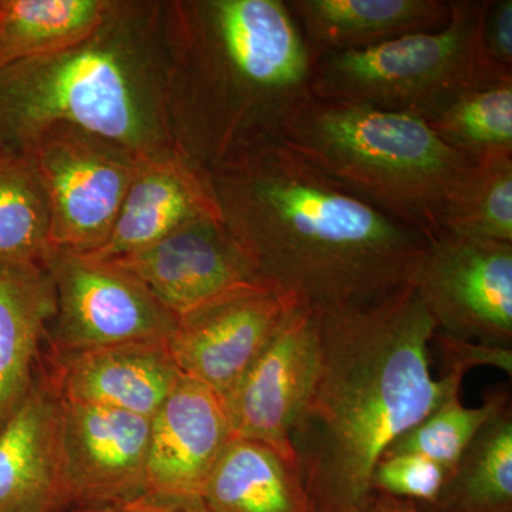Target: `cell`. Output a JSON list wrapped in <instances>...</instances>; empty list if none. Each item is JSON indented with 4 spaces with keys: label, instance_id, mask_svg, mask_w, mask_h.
<instances>
[{
    "label": "cell",
    "instance_id": "1",
    "mask_svg": "<svg viewBox=\"0 0 512 512\" xmlns=\"http://www.w3.org/2000/svg\"><path fill=\"white\" fill-rule=\"evenodd\" d=\"M222 221L262 281L326 315L412 285L430 238L279 140L210 170Z\"/></svg>",
    "mask_w": 512,
    "mask_h": 512
},
{
    "label": "cell",
    "instance_id": "2",
    "mask_svg": "<svg viewBox=\"0 0 512 512\" xmlns=\"http://www.w3.org/2000/svg\"><path fill=\"white\" fill-rule=\"evenodd\" d=\"M319 318L315 377L291 443L311 512H370L373 473L386 451L464 377L430 367L436 322L413 285Z\"/></svg>",
    "mask_w": 512,
    "mask_h": 512
},
{
    "label": "cell",
    "instance_id": "3",
    "mask_svg": "<svg viewBox=\"0 0 512 512\" xmlns=\"http://www.w3.org/2000/svg\"><path fill=\"white\" fill-rule=\"evenodd\" d=\"M161 26L175 148L208 171L278 140L313 97V55L285 0H168Z\"/></svg>",
    "mask_w": 512,
    "mask_h": 512
},
{
    "label": "cell",
    "instance_id": "4",
    "mask_svg": "<svg viewBox=\"0 0 512 512\" xmlns=\"http://www.w3.org/2000/svg\"><path fill=\"white\" fill-rule=\"evenodd\" d=\"M163 2L113 0L79 42L0 72V146L25 151L67 126L140 158L173 153L165 106Z\"/></svg>",
    "mask_w": 512,
    "mask_h": 512
},
{
    "label": "cell",
    "instance_id": "5",
    "mask_svg": "<svg viewBox=\"0 0 512 512\" xmlns=\"http://www.w3.org/2000/svg\"><path fill=\"white\" fill-rule=\"evenodd\" d=\"M278 140L353 194L430 239L474 161L420 117L311 97Z\"/></svg>",
    "mask_w": 512,
    "mask_h": 512
},
{
    "label": "cell",
    "instance_id": "6",
    "mask_svg": "<svg viewBox=\"0 0 512 512\" xmlns=\"http://www.w3.org/2000/svg\"><path fill=\"white\" fill-rule=\"evenodd\" d=\"M485 3L450 0L444 28L366 49L313 56L312 96L433 119L467 90L500 82L481 59Z\"/></svg>",
    "mask_w": 512,
    "mask_h": 512
},
{
    "label": "cell",
    "instance_id": "7",
    "mask_svg": "<svg viewBox=\"0 0 512 512\" xmlns=\"http://www.w3.org/2000/svg\"><path fill=\"white\" fill-rule=\"evenodd\" d=\"M23 153L45 192L50 248L93 254L103 247L143 158L67 126L45 131Z\"/></svg>",
    "mask_w": 512,
    "mask_h": 512
},
{
    "label": "cell",
    "instance_id": "8",
    "mask_svg": "<svg viewBox=\"0 0 512 512\" xmlns=\"http://www.w3.org/2000/svg\"><path fill=\"white\" fill-rule=\"evenodd\" d=\"M43 265L56 286L52 352L126 343H168L178 318L136 276L116 262L50 249Z\"/></svg>",
    "mask_w": 512,
    "mask_h": 512
},
{
    "label": "cell",
    "instance_id": "9",
    "mask_svg": "<svg viewBox=\"0 0 512 512\" xmlns=\"http://www.w3.org/2000/svg\"><path fill=\"white\" fill-rule=\"evenodd\" d=\"M412 285L439 332L512 349V244L436 235Z\"/></svg>",
    "mask_w": 512,
    "mask_h": 512
},
{
    "label": "cell",
    "instance_id": "10",
    "mask_svg": "<svg viewBox=\"0 0 512 512\" xmlns=\"http://www.w3.org/2000/svg\"><path fill=\"white\" fill-rule=\"evenodd\" d=\"M299 306L268 282L241 286L178 318L168 350L181 375L224 400Z\"/></svg>",
    "mask_w": 512,
    "mask_h": 512
},
{
    "label": "cell",
    "instance_id": "11",
    "mask_svg": "<svg viewBox=\"0 0 512 512\" xmlns=\"http://www.w3.org/2000/svg\"><path fill=\"white\" fill-rule=\"evenodd\" d=\"M318 353V315L299 306L222 400L231 439L265 444L296 467L292 427L311 389Z\"/></svg>",
    "mask_w": 512,
    "mask_h": 512
},
{
    "label": "cell",
    "instance_id": "12",
    "mask_svg": "<svg viewBox=\"0 0 512 512\" xmlns=\"http://www.w3.org/2000/svg\"><path fill=\"white\" fill-rule=\"evenodd\" d=\"M151 419L62 400L67 504L104 507L146 493Z\"/></svg>",
    "mask_w": 512,
    "mask_h": 512
},
{
    "label": "cell",
    "instance_id": "13",
    "mask_svg": "<svg viewBox=\"0 0 512 512\" xmlns=\"http://www.w3.org/2000/svg\"><path fill=\"white\" fill-rule=\"evenodd\" d=\"M111 261L140 279L175 318L262 281L222 220L185 225L150 247Z\"/></svg>",
    "mask_w": 512,
    "mask_h": 512
},
{
    "label": "cell",
    "instance_id": "14",
    "mask_svg": "<svg viewBox=\"0 0 512 512\" xmlns=\"http://www.w3.org/2000/svg\"><path fill=\"white\" fill-rule=\"evenodd\" d=\"M229 440L221 397L205 384L180 375L151 417L146 493L200 497Z\"/></svg>",
    "mask_w": 512,
    "mask_h": 512
},
{
    "label": "cell",
    "instance_id": "15",
    "mask_svg": "<svg viewBox=\"0 0 512 512\" xmlns=\"http://www.w3.org/2000/svg\"><path fill=\"white\" fill-rule=\"evenodd\" d=\"M205 220H222L210 171L178 150L143 158L109 239L93 254L84 255L109 261L123 258Z\"/></svg>",
    "mask_w": 512,
    "mask_h": 512
},
{
    "label": "cell",
    "instance_id": "16",
    "mask_svg": "<svg viewBox=\"0 0 512 512\" xmlns=\"http://www.w3.org/2000/svg\"><path fill=\"white\" fill-rule=\"evenodd\" d=\"M47 379L64 402L151 417L180 377L167 343L143 342L56 353Z\"/></svg>",
    "mask_w": 512,
    "mask_h": 512
},
{
    "label": "cell",
    "instance_id": "17",
    "mask_svg": "<svg viewBox=\"0 0 512 512\" xmlns=\"http://www.w3.org/2000/svg\"><path fill=\"white\" fill-rule=\"evenodd\" d=\"M66 504L62 399L40 373L0 430V512H55Z\"/></svg>",
    "mask_w": 512,
    "mask_h": 512
},
{
    "label": "cell",
    "instance_id": "18",
    "mask_svg": "<svg viewBox=\"0 0 512 512\" xmlns=\"http://www.w3.org/2000/svg\"><path fill=\"white\" fill-rule=\"evenodd\" d=\"M56 309L55 281L45 265L0 264V430L35 382L40 345Z\"/></svg>",
    "mask_w": 512,
    "mask_h": 512
},
{
    "label": "cell",
    "instance_id": "19",
    "mask_svg": "<svg viewBox=\"0 0 512 512\" xmlns=\"http://www.w3.org/2000/svg\"><path fill=\"white\" fill-rule=\"evenodd\" d=\"M312 55L366 49L447 25L450 0H289Z\"/></svg>",
    "mask_w": 512,
    "mask_h": 512
},
{
    "label": "cell",
    "instance_id": "20",
    "mask_svg": "<svg viewBox=\"0 0 512 512\" xmlns=\"http://www.w3.org/2000/svg\"><path fill=\"white\" fill-rule=\"evenodd\" d=\"M200 498L211 512H311L298 468L251 440H229Z\"/></svg>",
    "mask_w": 512,
    "mask_h": 512
},
{
    "label": "cell",
    "instance_id": "21",
    "mask_svg": "<svg viewBox=\"0 0 512 512\" xmlns=\"http://www.w3.org/2000/svg\"><path fill=\"white\" fill-rule=\"evenodd\" d=\"M113 0H0V72L79 42Z\"/></svg>",
    "mask_w": 512,
    "mask_h": 512
},
{
    "label": "cell",
    "instance_id": "22",
    "mask_svg": "<svg viewBox=\"0 0 512 512\" xmlns=\"http://www.w3.org/2000/svg\"><path fill=\"white\" fill-rule=\"evenodd\" d=\"M431 512L512 511V407L493 417L447 477Z\"/></svg>",
    "mask_w": 512,
    "mask_h": 512
},
{
    "label": "cell",
    "instance_id": "23",
    "mask_svg": "<svg viewBox=\"0 0 512 512\" xmlns=\"http://www.w3.org/2000/svg\"><path fill=\"white\" fill-rule=\"evenodd\" d=\"M50 249L45 192L32 158L0 146V264H43Z\"/></svg>",
    "mask_w": 512,
    "mask_h": 512
},
{
    "label": "cell",
    "instance_id": "24",
    "mask_svg": "<svg viewBox=\"0 0 512 512\" xmlns=\"http://www.w3.org/2000/svg\"><path fill=\"white\" fill-rule=\"evenodd\" d=\"M439 234L512 244V156L471 165L441 212Z\"/></svg>",
    "mask_w": 512,
    "mask_h": 512
},
{
    "label": "cell",
    "instance_id": "25",
    "mask_svg": "<svg viewBox=\"0 0 512 512\" xmlns=\"http://www.w3.org/2000/svg\"><path fill=\"white\" fill-rule=\"evenodd\" d=\"M427 124L448 147L474 163L512 156V80L467 90Z\"/></svg>",
    "mask_w": 512,
    "mask_h": 512
},
{
    "label": "cell",
    "instance_id": "26",
    "mask_svg": "<svg viewBox=\"0 0 512 512\" xmlns=\"http://www.w3.org/2000/svg\"><path fill=\"white\" fill-rule=\"evenodd\" d=\"M511 406V393L493 387L480 407H466L461 394L448 397L433 413L399 437L384 456L414 454L439 464L450 476L464 451L493 417ZM383 456V457H384Z\"/></svg>",
    "mask_w": 512,
    "mask_h": 512
},
{
    "label": "cell",
    "instance_id": "27",
    "mask_svg": "<svg viewBox=\"0 0 512 512\" xmlns=\"http://www.w3.org/2000/svg\"><path fill=\"white\" fill-rule=\"evenodd\" d=\"M447 477V471L429 458L392 454L379 461L372 484L376 493L431 505L440 497Z\"/></svg>",
    "mask_w": 512,
    "mask_h": 512
},
{
    "label": "cell",
    "instance_id": "28",
    "mask_svg": "<svg viewBox=\"0 0 512 512\" xmlns=\"http://www.w3.org/2000/svg\"><path fill=\"white\" fill-rule=\"evenodd\" d=\"M480 53L494 79L512 80V0H487L485 3Z\"/></svg>",
    "mask_w": 512,
    "mask_h": 512
},
{
    "label": "cell",
    "instance_id": "29",
    "mask_svg": "<svg viewBox=\"0 0 512 512\" xmlns=\"http://www.w3.org/2000/svg\"><path fill=\"white\" fill-rule=\"evenodd\" d=\"M431 345L439 349L443 375L466 377L471 369L480 366L495 367L512 375V349L454 338L439 330L434 332Z\"/></svg>",
    "mask_w": 512,
    "mask_h": 512
},
{
    "label": "cell",
    "instance_id": "30",
    "mask_svg": "<svg viewBox=\"0 0 512 512\" xmlns=\"http://www.w3.org/2000/svg\"><path fill=\"white\" fill-rule=\"evenodd\" d=\"M79 512H211L200 497L144 493L124 503L84 508Z\"/></svg>",
    "mask_w": 512,
    "mask_h": 512
},
{
    "label": "cell",
    "instance_id": "31",
    "mask_svg": "<svg viewBox=\"0 0 512 512\" xmlns=\"http://www.w3.org/2000/svg\"><path fill=\"white\" fill-rule=\"evenodd\" d=\"M370 512H421L416 503L402 498L377 493Z\"/></svg>",
    "mask_w": 512,
    "mask_h": 512
}]
</instances>
